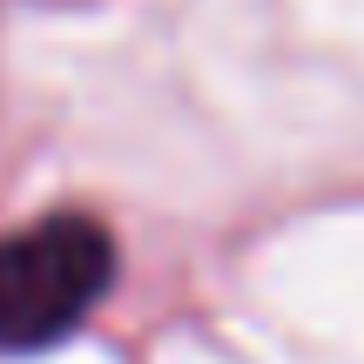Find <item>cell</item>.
Masks as SVG:
<instances>
[{
	"label": "cell",
	"mask_w": 364,
	"mask_h": 364,
	"mask_svg": "<svg viewBox=\"0 0 364 364\" xmlns=\"http://www.w3.org/2000/svg\"><path fill=\"white\" fill-rule=\"evenodd\" d=\"M115 284V236L95 216H41L0 236V351H48Z\"/></svg>",
	"instance_id": "1"
}]
</instances>
